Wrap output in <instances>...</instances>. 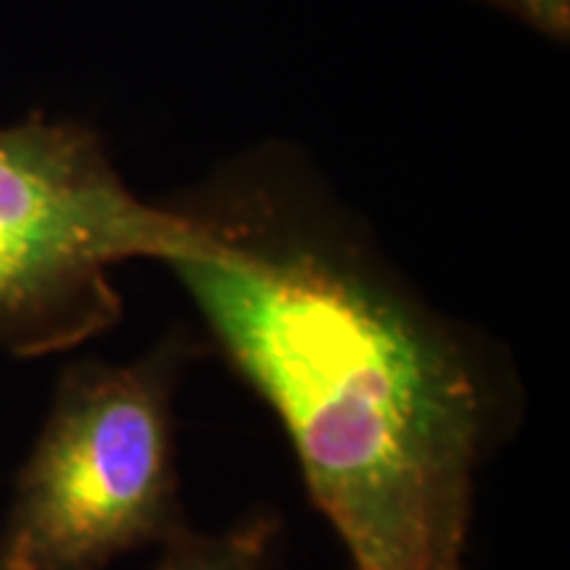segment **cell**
<instances>
[{
    "label": "cell",
    "mask_w": 570,
    "mask_h": 570,
    "mask_svg": "<svg viewBox=\"0 0 570 570\" xmlns=\"http://www.w3.org/2000/svg\"><path fill=\"white\" fill-rule=\"evenodd\" d=\"M281 537L283 520L267 508L252 510L217 533L185 525L161 547L154 570H273Z\"/></svg>",
    "instance_id": "obj_4"
},
{
    "label": "cell",
    "mask_w": 570,
    "mask_h": 570,
    "mask_svg": "<svg viewBox=\"0 0 570 570\" xmlns=\"http://www.w3.org/2000/svg\"><path fill=\"white\" fill-rule=\"evenodd\" d=\"M196 344L175 327L132 362L77 360L13 481L0 570H106L180 533L175 391Z\"/></svg>",
    "instance_id": "obj_2"
},
{
    "label": "cell",
    "mask_w": 570,
    "mask_h": 570,
    "mask_svg": "<svg viewBox=\"0 0 570 570\" xmlns=\"http://www.w3.org/2000/svg\"><path fill=\"white\" fill-rule=\"evenodd\" d=\"M202 230L140 198L96 127L32 111L0 127V352L42 360L122 323L114 267L173 265Z\"/></svg>",
    "instance_id": "obj_3"
},
{
    "label": "cell",
    "mask_w": 570,
    "mask_h": 570,
    "mask_svg": "<svg viewBox=\"0 0 570 570\" xmlns=\"http://www.w3.org/2000/svg\"><path fill=\"white\" fill-rule=\"evenodd\" d=\"M473 3L489 6L552 42L566 46L570 38V0H473Z\"/></svg>",
    "instance_id": "obj_5"
},
{
    "label": "cell",
    "mask_w": 570,
    "mask_h": 570,
    "mask_svg": "<svg viewBox=\"0 0 570 570\" xmlns=\"http://www.w3.org/2000/svg\"><path fill=\"white\" fill-rule=\"evenodd\" d=\"M169 204L202 238L167 267L354 570L465 568L479 473L518 420L497 348L417 294L296 148L256 146Z\"/></svg>",
    "instance_id": "obj_1"
}]
</instances>
